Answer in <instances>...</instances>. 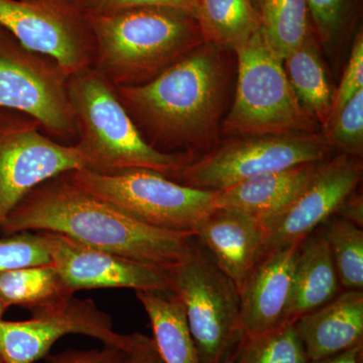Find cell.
<instances>
[{
  "label": "cell",
  "instance_id": "ac0fdd59",
  "mask_svg": "<svg viewBox=\"0 0 363 363\" xmlns=\"http://www.w3.org/2000/svg\"><path fill=\"white\" fill-rule=\"evenodd\" d=\"M322 162L262 174L214 191L215 209L242 212L264 220L292 201L312 180Z\"/></svg>",
  "mask_w": 363,
  "mask_h": 363
},
{
  "label": "cell",
  "instance_id": "74e56055",
  "mask_svg": "<svg viewBox=\"0 0 363 363\" xmlns=\"http://www.w3.org/2000/svg\"><path fill=\"white\" fill-rule=\"evenodd\" d=\"M6 308L2 306L1 303H0V320H2V317H4V312H6ZM0 363L1 362V359H0Z\"/></svg>",
  "mask_w": 363,
  "mask_h": 363
},
{
  "label": "cell",
  "instance_id": "8992f818",
  "mask_svg": "<svg viewBox=\"0 0 363 363\" xmlns=\"http://www.w3.org/2000/svg\"><path fill=\"white\" fill-rule=\"evenodd\" d=\"M67 178L99 199L147 225L193 234L214 207V191L182 185L147 169L101 174L81 169Z\"/></svg>",
  "mask_w": 363,
  "mask_h": 363
},
{
  "label": "cell",
  "instance_id": "9c48e42d",
  "mask_svg": "<svg viewBox=\"0 0 363 363\" xmlns=\"http://www.w3.org/2000/svg\"><path fill=\"white\" fill-rule=\"evenodd\" d=\"M69 77L56 60L30 51L0 26V108L28 114L52 140L76 145Z\"/></svg>",
  "mask_w": 363,
  "mask_h": 363
},
{
  "label": "cell",
  "instance_id": "d6a6232c",
  "mask_svg": "<svg viewBox=\"0 0 363 363\" xmlns=\"http://www.w3.org/2000/svg\"><path fill=\"white\" fill-rule=\"evenodd\" d=\"M121 350V363H164L154 339L138 332L126 335V342Z\"/></svg>",
  "mask_w": 363,
  "mask_h": 363
},
{
  "label": "cell",
  "instance_id": "44dd1931",
  "mask_svg": "<svg viewBox=\"0 0 363 363\" xmlns=\"http://www.w3.org/2000/svg\"><path fill=\"white\" fill-rule=\"evenodd\" d=\"M284 67L298 102L324 131L330 119L334 91L312 30L284 61Z\"/></svg>",
  "mask_w": 363,
  "mask_h": 363
},
{
  "label": "cell",
  "instance_id": "d590c367",
  "mask_svg": "<svg viewBox=\"0 0 363 363\" xmlns=\"http://www.w3.org/2000/svg\"><path fill=\"white\" fill-rule=\"evenodd\" d=\"M235 350H233V352H231L230 354H229L228 357H227L225 359H224V362L222 363H234V360H235Z\"/></svg>",
  "mask_w": 363,
  "mask_h": 363
},
{
  "label": "cell",
  "instance_id": "52a82bcc",
  "mask_svg": "<svg viewBox=\"0 0 363 363\" xmlns=\"http://www.w3.org/2000/svg\"><path fill=\"white\" fill-rule=\"evenodd\" d=\"M169 272V290L184 306L200 363L223 362L243 338L238 286L197 243Z\"/></svg>",
  "mask_w": 363,
  "mask_h": 363
},
{
  "label": "cell",
  "instance_id": "4316f807",
  "mask_svg": "<svg viewBox=\"0 0 363 363\" xmlns=\"http://www.w3.org/2000/svg\"><path fill=\"white\" fill-rule=\"evenodd\" d=\"M315 35L325 43H333L354 25L360 0H306Z\"/></svg>",
  "mask_w": 363,
  "mask_h": 363
},
{
  "label": "cell",
  "instance_id": "1f68e13d",
  "mask_svg": "<svg viewBox=\"0 0 363 363\" xmlns=\"http://www.w3.org/2000/svg\"><path fill=\"white\" fill-rule=\"evenodd\" d=\"M121 348L104 345L102 350H66L48 357L44 363H121Z\"/></svg>",
  "mask_w": 363,
  "mask_h": 363
},
{
  "label": "cell",
  "instance_id": "e0dca14e",
  "mask_svg": "<svg viewBox=\"0 0 363 363\" xmlns=\"http://www.w3.org/2000/svg\"><path fill=\"white\" fill-rule=\"evenodd\" d=\"M298 337L309 360L338 354L363 344V291L347 290L298 318Z\"/></svg>",
  "mask_w": 363,
  "mask_h": 363
},
{
  "label": "cell",
  "instance_id": "30bf717a",
  "mask_svg": "<svg viewBox=\"0 0 363 363\" xmlns=\"http://www.w3.org/2000/svg\"><path fill=\"white\" fill-rule=\"evenodd\" d=\"M88 168L89 159L78 143L56 142L28 114L0 108V225L43 182Z\"/></svg>",
  "mask_w": 363,
  "mask_h": 363
},
{
  "label": "cell",
  "instance_id": "4dcf8cb0",
  "mask_svg": "<svg viewBox=\"0 0 363 363\" xmlns=\"http://www.w3.org/2000/svg\"><path fill=\"white\" fill-rule=\"evenodd\" d=\"M196 1L197 0H83L79 7L89 16L140 6L179 7L194 13Z\"/></svg>",
  "mask_w": 363,
  "mask_h": 363
},
{
  "label": "cell",
  "instance_id": "7402d4cb",
  "mask_svg": "<svg viewBox=\"0 0 363 363\" xmlns=\"http://www.w3.org/2000/svg\"><path fill=\"white\" fill-rule=\"evenodd\" d=\"M74 292L52 264L21 267L0 272V303L42 311L66 302Z\"/></svg>",
  "mask_w": 363,
  "mask_h": 363
},
{
  "label": "cell",
  "instance_id": "277c9868",
  "mask_svg": "<svg viewBox=\"0 0 363 363\" xmlns=\"http://www.w3.org/2000/svg\"><path fill=\"white\" fill-rule=\"evenodd\" d=\"M69 100L77 124L78 145L90 171L106 174L147 169L172 178L196 159L195 152H166L147 143L117 96L116 88L93 68L72 74Z\"/></svg>",
  "mask_w": 363,
  "mask_h": 363
},
{
  "label": "cell",
  "instance_id": "8d00e7d4",
  "mask_svg": "<svg viewBox=\"0 0 363 363\" xmlns=\"http://www.w3.org/2000/svg\"><path fill=\"white\" fill-rule=\"evenodd\" d=\"M262 1L264 0H252L253 6H255V9H257V13L259 14L260 7H262Z\"/></svg>",
  "mask_w": 363,
  "mask_h": 363
},
{
  "label": "cell",
  "instance_id": "cb8c5ba5",
  "mask_svg": "<svg viewBox=\"0 0 363 363\" xmlns=\"http://www.w3.org/2000/svg\"><path fill=\"white\" fill-rule=\"evenodd\" d=\"M259 20L267 42L283 61L312 30L306 0H264Z\"/></svg>",
  "mask_w": 363,
  "mask_h": 363
},
{
  "label": "cell",
  "instance_id": "f546056e",
  "mask_svg": "<svg viewBox=\"0 0 363 363\" xmlns=\"http://www.w3.org/2000/svg\"><path fill=\"white\" fill-rule=\"evenodd\" d=\"M363 89V33L358 30L353 40L352 50L344 72L342 80L337 90L334 92L333 105L329 123L339 111L342 109L346 102L350 101L357 92ZM328 126V125H327ZM326 130V128H325Z\"/></svg>",
  "mask_w": 363,
  "mask_h": 363
},
{
  "label": "cell",
  "instance_id": "9a60e30c",
  "mask_svg": "<svg viewBox=\"0 0 363 363\" xmlns=\"http://www.w3.org/2000/svg\"><path fill=\"white\" fill-rule=\"evenodd\" d=\"M301 243L264 253L240 289L243 337L260 335L281 324Z\"/></svg>",
  "mask_w": 363,
  "mask_h": 363
},
{
  "label": "cell",
  "instance_id": "5b68a950",
  "mask_svg": "<svg viewBox=\"0 0 363 363\" xmlns=\"http://www.w3.org/2000/svg\"><path fill=\"white\" fill-rule=\"evenodd\" d=\"M234 52L238 60V86L221 126L224 135L321 133V126L298 102L284 61L267 42L262 28Z\"/></svg>",
  "mask_w": 363,
  "mask_h": 363
},
{
  "label": "cell",
  "instance_id": "8fae6325",
  "mask_svg": "<svg viewBox=\"0 0 363 363\" xmlns=\"http://www.w3.org/2000/svg\"><path fill=\"white\" fill-rule=\"evenodd\" d=\"M0 26L30 51L56 60L68 75L92 65L89 14L70 0H0Z\"/></svg>",
  "mask_w": 363,
  "mask_h": 363
},
{
  "label": "cell",
  "instance_id": "83f0119b",
  "mask_svg": "<svg viewBox=\"0 0 363 363\" xmlns=\"http://www.w3.org/2000/svg\"><path fill=\"white\" fill-rule=\"evenodd\" d=\"M323 133L332 150L347 156H362L363 89L346 102Z\"/></svg>",
  "mask_w": 363,
  "mask_h": 363
},
{
  "label": "cell",
  "instance_id": "f1b7e54d",
  "mask_svg": "<svg viewBox=\"0 0 363 363\" xmlns=\"http://www.w3.org/2000/svg\"><path fill=\"white\" fill-rule=\"evenodd\" d=\"M45 264H51V259L35 231L0 238V272Z\"/></svg>",
  "mask_w": 363,
  "mask_h": 363
},
{
  "label": "cell",
  "instance_id": "484cf974",
  "mask_svg": "<svg viewBox=\"0 0 363 363\" xmlns=\"http://www.w3.org/2000/svg\"><path fill=\"white\" fill-rule=\"evenodd\" d=\"M308 362L295 323L281 324L260 335L243 337L234 360V363Z\"/></svg>",
  "mask_w": 363,
  "mask_h": 363
},
{
  "label": "cell",
  "instance_id": "7a4b0ae2",
  "mask_svg": "<svg viewBox=\"0 0 363 363\" xmlns=\"http://www.w3.org/2000/svg\"><path fill=\"white\" fill-rule=\"evenodd\" d=\"M222 50L204 44L154 80L116 87L147 143L156 150L209 152L218 140L229 74Z\"/></svg>",
  "mask_w": 363,
  "mask_h": 363
},
{
  "label": "cell",
  "instance_id": "f35d334b",
  "mask_svg": "<svg viewBox=\"0 0 363 363\" xmlns=\"http://www.w3.org/2000/svg\"><path fill=\"white\" fill-rule=\"evenodd\" d=\"M70 1L73 2V4H77V6H80L81 2L83 1V0H70Z\"/></svg>",
  "mask_w": 363,
  "mask_h": 363
},
{
  "label": "cell",
  "instance_id": "603a6c76",
  "mask_svg": "<svg viewBox=\"0 0 363 363\" xmlns=\"http://www.w3.org/2000/svg\"><path fill=\"white\" fill-rule=\"evenodd\" d=\"M194 16L204 43L222 51H234L260 28L252 0H197Z\"/></svg>",
  "mask_w": 363,
  "mask_h": 363
},
{
  "label": "cell",
  "instance_id": "2e32d148",
  "mask_svg": "<svg viewBox=\"0 0 363 363\" xmlns=\"http://www.w3.org/2000/svg\"><path fill=\"white\" fill-rule=\"evenodd\" d=\"M193 236L238 291L264 255L262 221L242 212L214 209L197 224Z\"/></svg>",
  "mask_w": 363,
  "mask_h": 363
},
{
  "label": "cell",
  "instance_id": "e575fe53",
  "mask_svg": "<svg viewBox=\"0 0 363 363\" xmlns=\"http://www.w3.org/2000/svg\"><path fill=\"white\" fill-rule=\"evenodd\" d=\"M308 363H363V344L354 346L338 354L321 358V359L309 360Z\"/></svg>",
  "mask_w": 363,
  "mask_h": 363
},
{
  "label": "cell",
  "instance_id": "7c38bea8",
  "mask_svg": "<svg viewBox=\"0 0 363 363\" xmlns=\"http://www.w3.org/2000/svg\"><path fill=\"white\" fill-rule=\"evenodd\" d=\"M26 321L0 320L2 363H35L49 354L55 343L68 334H82L105 346L123 350L126 335L116 333L111 316L92 300L72 297L52 308L30 313Z\"/></svg>",
  "mask_w": 363,
  "mask_h": 363
},
{
  "label": "cell",
  "instance_id": "3957f363",
  "mask_svg": "<svg viewBox=\"0 0 363 363\" xmlns=\"http://www.w3.org/2000/svg\"><path fill=\"white\" fill-rule=\"evenodd\" d=\"M89 16L91 68L114 87L145 84L204 44L194 13L179 7H133Z\"/></svg>",
  "mask_w": 363,
  "mask_h": 363
},
{
  "label": "cell",
  "instance_id": "ba28073f",
  "mask_svg": "<svg viewBox=\"0 0 363 363\" xmlns=\"http://www.w3.org/2000/svg\"><path fill=\"white\" fill-rule=\"evenodd\" d=\"M333 152L323 133L238 136L169 179L188 187L222 190L262 174L325 161Z\"/></svg>",
  "mask_w": 363,
  "mask_h": 363
},
{
  "label": "cell",
  "instance_id": "6da1fadb",
  "mask_svg": "<svg viewBox=\"0 0 363 363\" xmlns=\"http://www.w3.org/2000/svg\"><path fill=\"white\" fill-rule=\"evenodd\" d=\"M23 231L63 234L88 247L171 271L194 250L193 234L156 228L72 183L65 174L43 182L0 225L4 235Z\"/></svg>",
  "mask_w": 363,
  "mask_h": 363
},
{
  "label": "cell",
  "instance_id": "d4e9b609",
  "mask_svg": "<svg viewBox=\"0 0 363 363\" xmlns=\"http://www.w3.org/2000/svg\"><path fill=\"white\" fill-rule=\"evenodd\" d=\"M321 233L330 250L339 284L346 290L363 289V231L352 222L332 216Z\"/></svg>",
  "mask_w": 363,
  "mask_h": 363
},
{
  "label": "cell",
  "instance_id": "4fadbf2b",
  "mask_svg": "<svg viewBox=\"0 0 363 363\" xmlns=\"http://www.w3.org/2000/svg\"><path fill=\"white\" fill-rule=\"evenodd\" d=\"M362 176L359 157L340 154L322 162L312 180L292 201L262 220L266 233L264 253L303 242L337 213Z\"/></svg>",
  "mask_w": 363,
  "mask_h": 363
},
{
  "label": "cell",
  "instance_id": "d6986e66",
  "mask_svg": "<svg viewBox=\"0 0 363 363\" xmlns=\"http://www.w3.org/2000/svg\"><path fill=\"white\" fill-rule=\"evenodd\" d=\"M339 286L335 264L323 235L319 233L308 236L300 247L281 324L295 323L298 318L330 302L337 296Z\"/></svg>",
  "mask_w": 363,
  "mask_h": 363
},
{
  "label": "cell",
  "instance_id": "5bb4252c",
  "mask_svg": "<svg viewBox=\"0 0 363 363\" xmlns=\"http://www.w3.org/2000/svg\"><path fill=\"white\" fill-rule=\"evenodd\" d=\"M51 259L74 293L101 288L138 291L169 290V272L114 253L96 250L63 234L35 231Z\"/></svg>",
  "mask_w": 363,
  "mask_h": 363
},
{
  "label": "cell",
  "instance_id": "836d02e7",
  "mask_svg": "<svg viewBox=\"0 0 363 363\" xmlns=\"http://www.w3.org/2000/svg\"><path fill=\"white\" fill-rule=\"evenodd\" d=\"M352 192L339 207L337 213L341 218L352 222L357 226L363 225V202L362 196L353 195Z\"/></svg>",
  "mask_w": 363,
  "mask_h": 363
},
{
  "label": "cell",
  "instance_id": "ffe728a7",
  "mask_svg": "<svg viewBox=\"0 0 363 363\" xmlns=\"http://www.w3.org/2000/svg\"><path fill=\"white\" fill-rule=\"evenodd\" d=\"M135 294L149 317L152 339L164 362L200 363L185 309L175 294L171 290Z\"/></svg>",
  "mask_w": 363,
  "mask_h": 363
}]
</instances>
